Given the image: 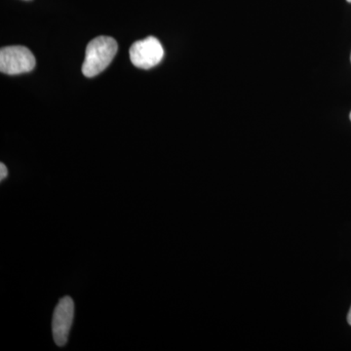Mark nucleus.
Returning a JSON list of instances; mask_svg holds the SVG:
<instances>
[{
	"instance_id": "f257e3e1",
	"label": "nucleus",
	"mask_w": 351,
	"mask_h": 351,
	"mask_svg": "<svg viewBox=\"0 0 351 351\" xmlns=\"http://www.w3.org/2000/svg\"><path fill=\"white\" fill-rule=\"evenodd\" d=\"M119 45L110 36H98L88 43L85 51V59L82 64V73L86 77H94L112 63L117 55Z\"/></svg>"
},
{
	"instance_id": "f03ea898",
	"label": "nucleus",
	"mask_w": 351,
	"mask_h": 351,
	"mask_svg": "<svg viewBox=\"0 0 351 351\" xmlns=\"http://www.w3.org/2000/svg\"><path fill=\"white\" fill-rule=\"evenodd\" d=\"M36 57L24 46H9L0 50V71L9 75L29 73L36 68Z\"/></svg>"
},
{
	"instance_id": "7ed1b4c3",
	"label": "nucleus",
	"mask_w": 351,
	"mask_h": 351,
	"mask_svg": "<svg viewBox=\"0 0 351 351\" xmlns=\"http://www.w3.org/2000/svg\"><path fill=\"white\" fill-rule=\"evenodd\" d=\"M163 57L162 45L154 36L136 41L130 48L132 64L138 69L154 68L162 61Z\"/></svg>"
},
{
	"instance_id": "20e7f679",
	"label": "nucleus",
	"mask_w": 351,
	"mask_h": 351,
	"mask_svg": "<svg viewBox=\"0 0 351 351\" xmlns=\"http://www.w3.org/2000/svg\"><path fill=\"white\" fill-rule=\"evenodd\" d=\"M73 318H75V302L71 297L66 295L58 302L53 314V338L58 346H64L68 343Z\"/></svg>"
},
{
	"instance_id": "39448f33",
	"label": "nucleus",
	"mask_w": 351,
	"mask_h": 351,
	"mask_svg": "<svg viewBox=\"0 0 351 351\" xmlns=\"http://www.w3.org/2000/svg\"><path fill=\"white\" fill-rule=\"evenodd\" d=\"M7 176H8V170H7L6 166L3 163L0 164V180L3 181L4 179H6Z\"/></svg>"
},
{
	"instance_id": "423d86ee",
	"label": "nucleus",
	"mask_w": 351,
	"mask_h": 351,
	"mask_svg": "<svg viewBox=\"0 0 351 351\" xmlns=\"http://www.w3.org/2000/svg\"><path fill=\"white\" fill-rule=\"evenodd\" d=\"M348 324H350L351 326V306H350V311H348Z\"/></svg>"
},
{
	"instance_id": "0eeeda50",
	"label": "nucleus",
	"mask_w": 351,
	"mask_h": 351,
	"mask_svg": "<svg viewBox=\"0 0 351 351\" xmlns=\"http://www.w3.org/2000/svg\"><path fill=\"white\" fill-rule=\"evenodd\" d=\"M346 1H348V2H351V0H346Z\"/></svg>"
},
{
	"instance_id": "6e6552de",
	"label": "nucleus",
	"mask_w": 351,
	"mask_h": 351,
	"mask_svg": "<svg viewBox=\"0 0 351 351\" xmlns=\"http://www.w3.org/2000/svg\"><path fill=\"white\" fill-rule=\"evenodd\" d=\"M350 120H351V112H350Z\"/></svg>"
},
{
	"instance_id": "1a4fd4ad",
	"label": "nucleus",
	"mask_w": 351,
	"mask_h": 351,
	"mask_svg": "<svg viewBox=\"0 0 351 351\" xmlns=\"http://www.w3.org/2000/svg\"><path fill=\"white\" fill-rule=\"evenodd\" d=\"M350 59H351V58H350Z\"/></svg>"
}]
</instances>
